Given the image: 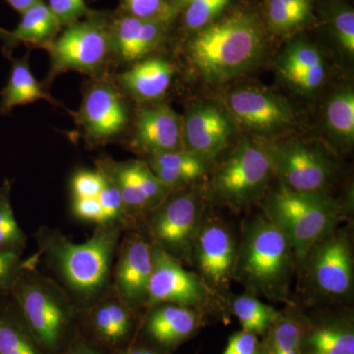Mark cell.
<instances>
[{"label":"cell","instance_id":"44dd1931","mask_svg":"<svg viewBox=\"0 0 354 354\" xmlns=\"http://www.w3.org/2000/svg\"><path fill=\"white\" fill-rule=\"evenodd\" d=\"M130 148L145 157L184 151L183 116L167 104L144 106L135 118Z\"/></svg>","mask_w":354,"mask_h":354},{"label":"cell","instance_id":"8d00e7d4","mask_svg":"<svg viewBox=\"0 0 354 354\" xmlns=\"http://www.w3.org/2000/svg\"><path fill=\"white\" fill-rule=\"evenodd\" d=\"M104 177L99 169H80L70 181L71 198H97L102 189Z\"/></svg>","mask_w":354,"mask_h":354},{"label":"cell","instance_id":"5bb4252c","mask_svg":"<svg viewBox=\"0 0 354 354\" xmlns=\"http://www.w3.org/2000/svg\"><path fill=\"white\" fill-rule=\"evenodd\" d=\"M141 316L111 286L101 297L79 309V334L102 353L115 354L136 342Z\"/></svg>","mask_w":354,"mask_h":354},{"label":"cell","instance_id":"836d02e7","mask_svg":"<svg viewBox=\"0 0 354 354\" xmlns=\"http://www.w3.org/2000/svg\"><path fill=\"white\" fill-rule=\"evenodd\" d=\"M230 0H192L180 13L186 29L196 32L211 24L228 6Z\"/></svg>","mask_w":354,"mask_h":354},{"label":"cell","instance_id":"74e56055","mask_svg":"<svg viewBox=\"0 0 354 354\" xmlns=\"http://www.w3.org/2000/svg\"><path fill=\"white\" fill-rule=\"evenodd\" d=\"M48 6L62 28L87 17L94 11L86 0H48Z\"/></svg>","mask_w":354,"mask_h":354},{"label":"cell","instance_id":"bcb514c9","mask_svg":"<svg viewBox=\"0 0 354 354\" xmlns=\"http://www.w3.org/2000/svg\"><path fill=\"white\" fill-rule=\"evenodd\" d=\"M6 1L9 6L12 7L14 10L23 14L25 11H27L28 9L36 6L39 2L44 1V0H6Z\"/></svg>","mask_w":354,"mask_h":354},{"label":"cell","instance_id":"d590c367","mask_svg":"<svg viewBox=\"0 0 354 354\" xmlns=\"http://www.w3.org/2000/svg\"><path fill=\"white\" fill-rule=\"evenodd\" d=\"M102 176L104 177V183L97 198L101 204L104 223H118L122 225L125 230H130L120 190L109 177L104 174Z\"/></svg>","mask_w":354,"mask_h":354},{"label":"cell","instance_id":"cb8c5ba5","mask_svg":"<svg viewBox=\"0 0 354 354\" xmlns=\"http://www.w3.org/2000/svg\"><path fill=\"white\" fill-rule=\"evenodd\" d=\"M21 15L19 24L15 29L8 31L0 28L2 53L8 59L12 57L14 50L21 44L44 48L62 32V26L44 1L39 2Z\"/></svg>","mask_w":354,"mask_h":354},{"label":"cell","instance_id":"4fadbf2b","mask_svg":"<svg viewBox=\"0 0 354 354\" xmlns=\"http://www.w3.org/2000/svg\"><path fill=\"white\" fill-rule=\"evenodd\" d=\"M237 241L227 223L205 211L191 253L190 267L216 295L228 304L234 281Z\"/></svg>","mask_w":354,"mask_h":354},{"label":"cell","instance_id":"3957f363","mask_svg":"<svg viewBox=\"0 0 354 354\" xmlns=\"http://www.w3.org/2000/svg\"><path fill=\"white\" fill-rule=\"evenodd\" d=\"M297 271L292 245L276 223L265 216L244 223L237 242L234 281L256 297L295 305L290 295Z\"/></svg>","mask_w":354,"mask_h":354},{"label":"cell","instance_id":"4316f807","mask_svg":"<svg viewBox=\"0 0 354 354\" xmlns=\"http://www.w3.org/2000/svg\"><path fill=\"white\" fill-rule=\"evenodd\" d=\"M307 315L295 305H286L260 342L263 354H304Z\"/></svg>","mask_w":354,"mask_h":354},{"label":"cell","instance_id":"9c48e42d","mask_svg":"<svg viewBox=\"0 0 354 354\" xmlns=\"http://www.w3.org/2000/svg\"><path fill=\"white\" fill-rule=\"evenodd\" d=\"M111 14L93 11L87 17L64 27L44 50L50 53L48 82L68 71L101 75L113 55Z\"/></svg>","mask_w":354,"mask_h":354},{"label":"cell","instance_id":"7c38bea8","mask_svg":"<svg viewBox=\"0 0 354 354\" xmlns=\"http://www.w3.org/2000/svg\"><path fill=\"white\" fill-rule=\"evenodd\" d=\"M223 104L237 127L262 141L281 138L297 124L288 100L264 86L247 84L232 88Z\"/></svg>","mask_w":354,"mask_h":354},{"label":"cell","instance_id":"277c9868","mask_svg":"<svg viewBox=\"0 0 354 354\" xmlns=\"http://www.w3.org/2000/svg\"><path fill=\"white\" fill-rule=\"evenodd\" d=\"M39 267L38 254L26 258L10 295L44 354H62L79 335V307Z\"/></svg>","mask_w":354,"mask_h":354},{"label":"cell","instance_id":"6da1fadb","mask_svg":"<svg viewBox=\"0 0 354 354\" xmlns=\"http://www.w3.org/2000/svg\"><path fill=\"white\" fill-rule=\"evenodd\" d=\"M124 232L118 223H102L95 225L90 239L76 243L58 228L41 225L34 239L39 263L81 309L111 288L113 263Z\"/></svg>","mask_w":354,"mask_h":354},{"label":"cell","instance_id":"9a60e30c","mask_svg":"<svg viewBox=\"0 0 354 354\" xmlns=\"http://www.w3.org/2000/svg\"><path fill=\"white\" fill-rule=\"evenodd\" d=\"M95 169L120 190L130 230H137L146 216L172 191L158 180L144 160L116 162L102 158L95 162Z\"/></svg>","mask_w":354,"mask_h":354},{"label":"cell","instance_id":"5b68a950","mask_svg":"<svg viewBox=\"0 0 354 354\" xmlns=\"http://www.w3.org/2000/svg\"><path fill=\"white\" fill-rule=\"evenodd\" d=\"M263 209L290 239L297 267L319 239L341 225L344 214L328 192H297L279 183L265 195Z\"/></svg>","mask_w":354,"mask_h":354},{"label":"cell","instance_id":"f6af8a7d","mask_svg":"<svg viewBox=\"0 0 354 354\" xmlns=\"http://www.w3.org/2000/svg\"><path fill=\"white\" fill-rule=\"evenodd\" d=\"M115 354H165L160 353V351H156L152 348L145 346V344H140V342H135L131 346H128L127 348L123 349L120 353Z\"/></svg>","mask_w":354,"mask_h":354},{"label":"cell","instance_id":"30bf717a","mask_svg":"<svg viewBox=\"0 0 354 354\" xmlns=\"http://www.w3.org/2000/svg\"><path fill=\"white\" fill-rule=\"evenodd\" d=\"M162 304L189 307L206 317L225 320L230 315L227 302L216 295L196 272L186 269L180 262L153 246V271L145 311Z\"/></svg>","mask_w":354,"mask_h":354},{"label":"cell","instance_id":"1f68e13d","mask_svg":"<svg viewBox=\"0 0 354 354\" xmlns=\"http://www.w3.org/2000/svg\"><path fill=\"white\" fill-rule=\"evenodd\" d=\"M265 14L270 29L288 34L312 20L311 0H266Z\"/></svg>","mask_w":354,"mask_h":354},{"label":"cell","instance_id":"d6986e66","mask_svg":"<svg viewBox=\"0 0 354 354\" xmlns=\"http://www.w3.org/2000/svg\"><path fill=\"white\" fill-rule=\"evenodd\" d=\"M196 309L171 304H157L141 316L137 342L160 353L172 354L189 341L206 323Z\"/></svg>","mask_w":354,"mask_h":354},{"label":"cell","instance_id":"f1b7e54d","mask_svg":"<svg viewBox=\"0 0 354 354\" xmlns=\"http://www.w3.org/2000/svg\"><path fill=\"white\" fill-rule=\"evenodd\" d=\"M0 354H44L10 293L0 295Z\"/></svg>","mask_w":354,"mask_h":354},{"label":"cell","instance_id":"603a6c76","mask_svg":"<svg viewBox=\"0 0 354 354\" xmlns=\"http://www.w3.org/2000/svg\"><path fill=\"white\" fill-rule=\"evenodd\" d=\"M304 354H354L353 312L307 315Z\"/></svg>","mask_w":354,"mask_h":354},{"label":"cell","instance_id":"f35d334b","mask_svg":"<svg viewBox=\"0 0 354 354\" xmlns=\"http://www.w3.org/2000/svg\"><path fill=\"white\" fill-rule=\"evenodd\" d=\"M23 264L22 255L0 250V295L10 293L22 271Z\"/></svg>","mask_w":354,"mask_h":354},{"label":"cell","instance_id":"7dc6e473","mask_svg":"<svg viewBox=\"0 0 354 354\" xmlns=\"http://www.w3.org/2000/svg\"><path fill=\"white\" fill-rule=\"evenodd\" d=\"M256 354H263L262 351H261V349L259 348V351H258V353Z\"/></svg>","mask_w":354,"mask_h":354},{"label":"cell","instance_id":"7bdbcfd3","mask_svg":"<svg viewBox=\"0 0 354 354\" xmlns=\"http://www.w3.org/2000/svg\"><path fill=\"white\" fill-rule=\"evenodd\" d=\"M62 354H106L102 353L97 348H95L90 342L84 339L80 334L77 335L75 339L71 342V344L65 349Z\"/></svg>","mask_w":354,"mask_h":354},{"label":"cell","instance_id":"d4e9b609","mask_svg":"<svg viewBox=\"0 0 354 354\" xmlns=\"http://www.w3.org/2000/svg\"><path fill=\"white\" fill-rule=\"evenodd\" d=\"M174 67L164 57L144 58L118 76L123 91L136 101L153 102L162 99L171 87Z\"/></svg>","mask_w":354,"mask_h":354},{"label":"cell","instance_id":"484cf974","mask_svg":"<svg viewBox=\"0 0 354 354\" xmlns=\"http://www.w3.org/2000/svg\"><path fill=\"white\" fill-rule=\"evenodd\" d=\"M9 60L11 73L6 87L0 92V116L10 115L15 106H25L39 100L55 106H62L32 75L29 53L23 57H10Z\"/></svg>","mask_w":354,"mask_h":354},{"label":"cell","instance_id":"ba28073f","mask_svg":"<svg viewBox=\"0 0 354 354\" xmlns=\"http://www.w3.org/2000/svg\"><path fill=\"white\" fill-rule=\"evenodd\" d=\"M204 190L197 186L171 191L164 201L146 216L137 230L153 246L184 266L191 253L207 209Z\"/></svg>","mask_w":354,"mask_h":354},{"label":"cell","instance_id":"ac0fdd59","mask_svg":"<svg viewBox=\"0 0 354 354\" xmlns=\"http://www.w3.org/2000/svg\"><path fill=\"white\" fill-rule=\"evenodd\" d=\"M236 127L225 104L193 102L183 116L184 151L209 164L232 146Z\"/></svg>","mask_w":354,"mask_h":354},{"label":"cell","instance_id":"2e32d148","mask_svg":"<svg viewBox=\"0 0 354 354\" xmlns=\"http://www.w3.org/2000/svg\"><path fill=\"white\" fill-rule=\"evenodd\" d=\"M72 115L91 146L106 145L114 141L129 122L127 106L120 91L104 79H97L88 85L80 109Z\"/></svg>","mask_w":354,"mask_h":354},{"label":"cell","instance_id":"d6a6232c","mask_svg":"<svg viewBox=\"0 0 354 354\" xmlns=\"http://www.w3.org/2000/svg\"><path fill=\"white\" fill-rule=\"evenodd\" d=\"M13 183V179L4 178L0 186V250L23 255L28 239L14 215Z\"/></svg>","mask_w":354,"mask_h":354},{"label":"cell","instance_id":"e0dca14e","mask_svg":"<svg viewBox=\"0 0 354 354\" xmlns=\"http://www.w3.org/2000/svg\"><path fill=\"white\" fill-rule=\"evenodd\" d=\"M153 271V245L138 230L123 232L111 272V286L136 313H144Z\"/></svg>","mask_w":354,"mask_h":354},{"label":"cell","instance_id":"8fae6325","mask_svg":"<svg viewBox=\"0 0 354 354\" xmlns=\"http://www.w3.org/2000/svg\"><path fill=\"white\" fill-rule=\"evenodd\" d=\"M265 143L279 184L297 192H327L337 167L327 149L320 144L286 137Z\"/></svg>","mask_w":354,"mask_h":354},{"label":"cell","instance_id":"f546056e","mask_svg":"<svg viewBox=\"0 0 354 354\" xmlns=\"http://www.w3.org/2000/svg\"><path fill=\"white\" fill-rule=\"evenodd\" d=\"M324 121L330 138L342 148L354 142V92L351 86L337 88L327 100Z\"/></svg>","mask_w":354,"mask_h":354},{"label":"cell","instance_id":"4dcf8cb0","mask_svg":"<svg viewBox=\"0 0 354 354\" xmlns=\"http://www.w3.org/2000/svg\"><path fill=\"white\" fill-rule=\"evenodd\" d=\"M228 313L236 317L242 330L264 337L279 313V310L261 301L250 292L230 297L228 299Z\"/></svg>","mask_w":354,"mask_h":354},{"label":"cell","instance_id":"ffe728a7","mask_svg":"<svg viewBox=\"0 0 354 354\" xmlns=\"http://www.w3.org/2000/svg\"><path fill=\"white\" fill-rule=\"evenodd\" d=\"M279 80L304 97L317 94L328 79L327 62L309 39L298 37L286 44L276 60Z\"/></svg>","mask_w":354,"mask_h":354},{"label":"cell","instance_id":"52a82bcc","mask_svg":"<svg viewBox=\"0 0 354 354\" xmlns=\"http://www.w3.org/2000/svg\"><path fill=\"white\" fill-rule=\"evenodd\" d=\"M307 304H342L353 297L354 258L351 232L337 227L310 248L297 267Z\"/></svg>","mask_w":354,"mask_h":354},{"label":"cell","instance_id":"e575fe53","mask_svg":"<svg viewBox=\"0 0 354 354\" xmlns=\"http://www.w3.org/2000/svg\"><path fill=\"white\" fill-rule=\"evenodd\" d=\"M330 23L337 44L349 57L354 55L353 9L344 3L334 4L330 9Z\"/></svg>","mask_w":354,"mask_h":354},{"label":"cell","instance_id":"ee69618b","mask_svg":"<svg viewBox=\"0 0 354 354\" xmlns=\"http://www.w3.org/2000/svg\"><path fill=\"white\" fill-rule=\"evenodd\" d=\"M192 0H167L162 19L171 24L177 15L183 11L184 7L187 6Z\"/></svg>","mask_w":354,"mask_h":354},{"label":"cell","instance_id":"ab89813d","mask_svg":"<svg viewBox=\"0 0 354 354\" xmlns=\"http://www.w3.org/2000/svg\"><path fill=\"white\" fill-rule=\"evenodd\" d=\"M167 0H120L118 12L142 18V19H162Z\"/></svg>","mask_w":354,"mask_h":354},{"label":"cell","instance_id":"7402d4cb","mask_svg":"<svg viewBox=\"0 0 354 354\" xmlns=\"http://www.w3.org/2000/svg\"><path fill=\"white\" fill-rule=\"evenodd\" d=\"M169 25L160 18L142 19L118 11L111 14L113 57L127 64L144 59L164 41Z\"/></svg>","mask_w":354,"mask_h":354},{"label":"cell","instance_id":"7a4b0ae2","mask_svg":"<svg viewBox=\"0 0 354 354\" xmlns=\"http://www.w3.org/2000/svg\"><path fill=\"white\" fill-rule=\"evenodd\" d=\"M267 50L264 26L255 14L236 10L193 32L185 44L191 66L203 80L220 85L256 68Z\"/></svg>","mask_w":354,"mask_h":354},{"label":"cell","instance_id":"83f0119b","mask_svg":"<svg viewBox=\"0 0 354 354\" xmlns=\"http://www.w3.org/2000/svg\"><path fill=\"white\" fill-rule=\"evenodd\" d=\"M144 160L158 180L171 190L194 185L206 174L209 165L186 151L157 153Z\"/></svg>","mask_w":354,"mask_h":354},{"label":"cell","instance_id":"b9f144b4","mask_svg":"<svg viewBox=\"0 0 354 354\" xmlns=\"http://www.w3.org/2000/svg\"><path fill=\"white\" fill-rule=\"evenodd\" d=\"M261 339L253 333L241 330L228 337L227 348L221 354H256Z\"/></svg>","mask_w":354,"mask_h":354},{"label":"cell","instance_id":"60d3db41","mask_svg":"<svg viewBox=\"0 0 354 354\" xmlns=\"http://www.w3.org/2000/svg\"><path fill=\"white\" fill-rule=\"evenodd\" d=\"M71 214L74 218L95 225L104 223L101 204L97 198H72Z\"/></svg>","mask_w":354,"mask_h":354},{"label":"cell","instance_id":"8992f818","mask_svg":"<svg viewBox=\"0 0 354 354\" xmlns=\"http://www.w3.org/2000/svg\"><path fill=\"white\" fill-rule=\"evenodd\" d=\"M274 178L265 141L248 135L216 167L203 190L208 201L241 212L262 200Z\"/></svg>","mask_w":354,"mask_h":354}]
</instances>
